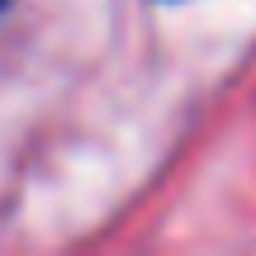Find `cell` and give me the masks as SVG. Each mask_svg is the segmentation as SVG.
Segmentation results:
<instances>
[{
    "mask_svg": "<svg viewBox=\"0 0 256 256\" xmlns=\"http://www.w3.org/2000/svg\"><path fill=\"white\" fill-rule=\"evenodd\" d=\"M0 5H5V0H0Z\"/></svg>",
    "mask_w": 256,
    "mask_h": 256,
    "instance_id": "6da1fadb",
    "label": "cell"
}]
</instances>
